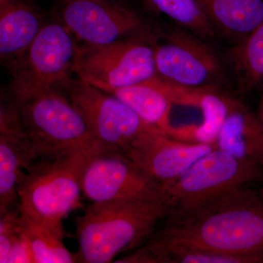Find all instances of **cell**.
Wrapping results in <instances>:
<instances>
[{
  "label": "cell",
  "mask_w": 263,
  "mask_h": 263,
  "mask_svg": "<svg viewBox=\"0 0 263 263\" xmlns=\"http://www.w3.org/2000/svg\"><path fill=\"white\" fill-rule=\"evenodd\" d=\"M163 221L150 238L238 257L245 263H263L260 186L240 189L181 219Z\"/></svg>",
  "instance_id": "cell-1"
},
{
  "label": "cell",
  "mask_w": 263,
  "mask_h": 263,
  "mask_svg": "<svg viewBox=\"0 0 263 263\" xmlns=\"http://www.w3.org/2000/svg\"><path fill=\"white\" fill-rule=\"evenodd\" d=\"M169 213L165 202H91L76 219V261L113 262L145 243Z\"/></svg>",
  "instance_id": "cell-2"
},
{
  "label": "cell",
  "mask_w": 263,
  "mask_h": 263,
  "mask_svg": "<svg viewBox=\"0 0 263 263\" xmlns=\"http://www.w3.org/2000/svg\"><path fill=\"white\" fill-rule=\"evenodd\" d=\"M9 102L34 162L72 154L93 157L101 153L84 118L56 88Z\"/></svg>",
  "instance_id": "cell-3"
},
{
  "label": "cell",
  "mask_w": 263,
  "mask_h": 263,
  "mask_svg": "<svg viewBox=\"0 0 263 263\" xmlns=\"http://www.w3.org/2000/svg\"><path fill=\"white\" fill-rule=\"evenodd\" d=\"M72 154L35 161L24 171L18 189L21 214L47 227L62 239L64 221L83 206L81 179L90 158Z\"/></svg>",
  "instance_id": "cell-4"
},
{
  "label": "cell",
  "mask_w": 263,
  "mask_h": 263,
  "mask_svg": "<svg viewBox=\"0 0 263 263\" xmlns=\"http://www.w3.org/2000/svg\"><path fill=\"white\" fill-rule=\"evenodd\" d=\"M263 185V167L213 148L177 179L163 186L168 220L184 217L240 189Z\"/></svg>",
  "instance_id": "cell-5"
},
{
  "label": "cell",
  "mask_w": 263,
  "mask_h": 263,
  "mask_svg": "<svg viewBox=\"0 0 263 263\" xmlns=\"http://www.w3.org/2000/svg\"><path fill=\"white\" fill-rule=\"evenodd\" d=\"M151 35L105 45L78 43L72 72L107 91L144 82L157 75Z\"/></svg>",
  "instance_id": "cell-6"
},
{
  "label": "cell",
  "mask_w": 263,
  "mask_h": 263,
  "mask_svg": "<svg viewBox=\"0 0 263 263\" xmlns=\"http://www.w3.org/2000/svg\"><path fill=\"white\" fill-rule=\"evenodd\" d=\"M78 42L61 21L45 23L24 56L10 70L13 101L63 85L70 79Z\"/></svg>",
  "instance_id": "cell-7"
},
{
  "label": "cell",
  "mask_w": 263,
  "mask_h": 263,
  "mask_svg": "<svg viewBox=\"0 0 263 263\" xmlns=\"http://www.w3.org/2000/svg\"><path fill=\"white\" fill-rule=\"evenodd\" d=\"M62 86L102 152L124 154L143 133L160 130L144 122L120 99L96 86L71 78Z\"/></svg>",
  "instance_id": "cell-8"
},
{
  "label": "cell",
  "mask_w": 263,
  "mask_h": 263,
  "mask_svg": "<svg viewBox=\"0 0 263 263\" xmlns=\"http://www.w3.org/2000/svg\"><path fill=\"white\" fill-rule=\"evenodd\" d=\"M81 188L91 202H166L163 186L118 152L90 157L83 171Z\"/></svg>",
  "instance_id": "cell-9"
},
{
  "label": "cell",
  "mask_w": 263,
  "mask_h": 263,
  "mask_svg": "<svg viewBox=\"0 0 263 263\" xmlns=\"http://www.w3.org/2000/svg\"><path fill=\"white\" fill-rule=\"evenodd\" d=\"M155 43L157 75L181 86H220L224 70L220 57L207 41L186 29H174Z\"/></svg>",
  "instance_id": "cell-10"
},
{
  "label": "cell",
  "mask_w": 263,
  "mask_h": 263,
  "mask_svg": "<svg viewBox=\"0 0 263 263\" xmlns=\"http://www.w3.org/2000/svg\"><path fill=\"white\" fill-rule=\"evenodd\" d=\"M60 18L77 42L105 45L151 35L149 26L136 10L105 0H64Z\"/></svg>",
  "instance_id": "cell-11"
},
{
  "label": "cell",
  "mask_w": 263,
  "mask_h": 263,
  "mask_svg": "<svg viewBox=\"0 0 263 263\" xmlns=\"http://www.w3.org/2000/svg\"><path fill=\"white\" fill-rule=\"evenodd\" d=\"M215 146L171 138L160 130L138 137L127 152L137 167L162 186L169 184Z\"/></svg>",
  "instance_id": "cell-12"
},
{
  "label": "cell",
  "mask_w": 263,
  "mask_h": 263,
  "mask_svg": "<svg viewBox=\"0 0 263 263\" xmlns=\"http://www.w3.org/2000/svg\"><path fill=\"white\" fill-rule=\"evenodd\" d=\"M34 162L13 108L0 109V216L18 209V189L25 170Z\"/></svg>",
  "instance_id": "cell-13"
},
{
  "label": "cell",
  "mask_w": 263,
  "mask_h": 263,
  "mask_svg": "<svg viewBox=\"0 0 263 263\" xmlns=\"http://www.w3.org/2000/svg\"><path fill=\"white\" fill-rule=\"evenodd\" d=\"M44 24L42 15L27 0H0V57L9 70Z\"/></svg>",
  "instance_id": "cell-14"
},
{
  "label": "cell",
  "mask_w": 263,
  "mask_h": 263,
  "mask_svg": "<svg viewBox=\"0 0 263 263\" xmlns=\"http://www.w3.org/2000/svg\"><path fill=\"white\" fill-rule=\"evenodd\" d=\"M215 146L238 158L263 167V128L257 114L233 98Z\"/></svg>",
  "instance_id": "cell-15"
},
{
  "label": "cell",
  "mask_w": 263,
  "mask_h": 263,
  "mask_svg": "<svg viewBox=\"0 0 263 263\" xmlns=\"http://www.w3.org/2000/svg\"><path fill=\"white\" fill-rule=\"evenodd\" d=\"M216 33L233 43L241 41L263 21V0H197Z\"/></svg>",
  "instance_id": "cell-16"
},
{
  "label": "cell",
  "mask_w": 263,
  "mask_h": 263,
  "mask_svg": "<svg viewBox=\"0 0 263 263\" xmlns=\"http://www.w3.org/2000/svg\"><path fill=\"white\" fill-rule=\"evenodd\" d=\"M155 77L133 86L110 89L107 92L127 104L147 124L171 136L174 129L171 123L174 103L157 84Z\"/></svg>",
  "instance_id": "cell-17"
},
{
  "label": "cell",
  "mask_w": 263,
  "mask_h": 263,
  "mask_svg": "<svg viewBox=\"0 0 263 263\" xmlns=\"http://www.w3.org/2000/svg\"><path fill=\"white\" fill-rule=\"evenodd\" d=\"M238 90L249 93L263 86V21L230 52Z\"/></svg>",
  "instance_id": "cell-18"
},
{
  "label": "cell",
  "mask_w": 263,
  "mask_h": 263,
  "mask_svg": "<svg viewBox=\"0 0 263 263\" xmlns=\"http://www.w3.org/2000/svg\"><path fill=\"white\" fill-rule=\"evenodd\" d=\"M233 99V97L221 90L220 86L202 88L196 108L201 112L203 120L200 125L190 126L192 142L215 146L216 138L229 114Z\"/></svg>",
  "instance_id": "cell-19"
},
{
  "label": "cell",
  "mask_w": 263,
  "mask_h": 263,
  "mask_svg": "<svg viewBox=\"0 0 263 263\" xmlns=\"http://www.w3.org/2000/svg\"><path fill=\"white\" fill-rule=\"evenodd\" d=\"M18 231L30 246L35 263L77 262L76 253L67 249L63 239L47 227L21 213Z\"/></svg>",
  "instance_id": "cell-20"
},
{
  "label": "cell",
  "mask_w": 263,
  "mask_h": 263,
  "mask_svg": "<svg viewBox=\"0 0 263 263\" xmlns=\"http://www.w3.org/2000/svg\"><path fill=\"white\" fill-rule=\"evenodd\" d=\"M143 3L148 10L167 15L205 41L216 36L215 29L197 0H143Z\"/></svg>",
  "instance_id": "cell-21"
},
{
  "label": "cell",
  "mask_w": 263,
  "mask_h": 263,
  "mask_svg": "<svg viewBox=\"0 0 263 263\" xmlns=\"http://www.w3.org/2000/svg\"><path fill=\"white\" fill-rule=\"evenodd\" d=\"M19 209L0 216V262L6 263L7 257L15 238L19 235Z\"/></svg>",
  "instance_id": "cell-22"
},
{
  "label": "cell",
  "mask_w": 263,
  "mask_h": 263,
  "mask_svg": "<svg viewBox=\"0 0 263 263\" xmlns=\"http://www.w3.org/2000/svg\"><path fill=\"white\" fill-rule=\"evenodd\" d=\"M6 263H35L30 246L20 233L12 245Z\"/></svg>",
  "instance_id": "cell-23"
},
{
  "label": "cell",
  "mask_w": 263,
  "mask_h": 263,
  "mask_svg": "<svg viewBox=\"0 0 263 263\" xmlns=\"http://www.w3.org/2000/svg\"><path fill=\"white\" fill-rule=\"evenodd\" d=\"M261 89H262V94L261 96L260 100L259 102L258 110H257V116L258 117L259 122L263 128V86Z\"/></svg>",
  "instance_id": "cell-24"
},
{
  "label": "cell",
  "mask_w": 263,
  "mask_h": 263,
  "mask_svg": "<svg viewBox=\"0 0 263 263\" xmlns=\"http://www.w3.org/2000/svg\"><path fill=\"white\" fill-rule=\"evenodd\" d=\"M262 193H263V187H262Z\"/></svg>",
  "instance_id": "cell-25"
}]
</instances>
